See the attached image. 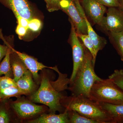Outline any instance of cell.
<instances>
[{
  "instance_id": "cell-27",
  "label": "cell",
  "mask_w": 123,
  "mask_h": 123,
  "mask_svg": "<svg viewBox=\"0 0 123 123\" xmlns=\"http://www.w3.org/2000/svg\"><path fill=\"white\" fill-rule=\"evenodd\" d=\"M9 121L8 115L6 111L4 109H0V123H8Z\"/></svg>"
},
{
  "instance_id": "cell-34",
  "label": "cell",
  "mask_w": 123,
  "mask_h": 123,
  "mask_svg": "<svg viewBox=\"0 0 123 123\" xmlns=\"http://www.w3.org/2000/svg\"></svg>"
},
{
  "instance_id": "cell-31",
  "label": "cell",
  "mask_w": 123,
  "mask_h": 123,
  "mask_svg": "<svg viewBox=\"0 0 123 123\" xmlns=\"http://www.w3.org/2000/svg\"><path fill=\"white\" fill-rule=\"evenodd\" d=\"M46 4V7L47 9H48L49 7H50V0H44Z\"/></svg>"
},
{
  "instance_id": "cell-24",
  "label": "cell",
  "mask_w": 123,
  "mask_h": 123,
  "mask_svg": "<svg viewBox=\"0 0 123 123\" xmlns=\"http://www.w3.org/2000/svg\"><path fill=\"white\" fill-rule=\"evenodd\" d=\"M42 23L39 19L33 18L29 21L28 29L34 32L39 31L42 29Z\"/></svg>"
},
{
  "instance_id": "cell-17",
  "label": "cell",
  "mask_w": 123,
  "mask_h": 123,
  "mask_svg": "<svg viewBox=\"0 0 123 123\" xmlns=\"http://www.w3.org/2000/svg\"><path fill=\"white\" fill-rule=\"evenodd\" d=\"M8 47L7 54L0 63V76L4 75L6 76L12 78L13 77V73L10 63V55L11 50L9 47Z\"/></svg>"
},
{
  "instance_id": "cell-9",
  "label": "cell",
  "mask_w": 123,
  "mask_h": 123,
  "mask_svg": "<svg viewBox=\"0 0 123 123\" xmlns=\"http://www.w3.org/2000/svg\"><path fill=\"white\" fill-rule=\"evenodd\" d=\"M8 47L11 48V50L16 53L18 56L25 64L28 70H30L32 74L33 77L35 80H38L39 77L38 75L39 71L45 68L52 69L56 71L57 70L56 68L48 67L45 66L42 63L38 61L34 57L27 55L25 53H21L16 50L13 48L8 42L6 43Z\"/></svg>"
},
{
  "instance_id": "cell-7",
  "label": "cell",
  "mask_w": 123,
  "mask_h": 123,
  "mask_svg": "<svg viewBox=\"0 0 123 123\" xmlns=\"http://www.w3.org/2000/svg\"><path fill=\"white\" fill-rule=\"evenodd\" d=\"M99 25L110 32H123V12L116 7H110Z\"/></svg>"
},
{
  "instance_id": "cell-21",
  "label": "cell",
  "mask_w": 123,
  "mask_h": 123,
  "mask_svg": "<svg viewBox=\"0 0 123 123\" xmlns=\"http://www.w3.org/2000/svg\"><path fill=\"white\" fill-rule=\"evenodd\" d=\"M110 34L114 46L123 61V32H110Z\"/></svg>"
},
{
  "instance_id": "cell-2",
  "label": "cell",
  "mask_w": 123,
  "mask_h": 123,
  "mask_svg": "<svg viewBox=\"0 0 123 123\" xmlns=\"http://www.w3.org/2000/svg\"><path fill=\"white\" fill-rule=\"evenodd\" d=\"M94 67L92 55L87 48H85L84 61L77 72L74 80L70 84L69 89L73 95H82L89 98L92 86L95 82L102 79L95 74Z\"/></svg>"
},
{
  "instance_id": "cell-20",
  "label": "cell",
  "mask_w": 123,
  "mask_h": 123,
  "mask_svg": "<svg viewBox=\"0 0 123 123\" xmlns=\"http://www.w3.org/2000/svg\"><path fill=\"white\" fill-rule=\"evenodd\" d=\"M77 35L78 37L80 38L82 40L84 46H85L86 48L88 49L92 55L93 57V63L94 66L97 53L95 51L94 45L92 40L88 35L77 33Z\"/></svg>"
},
{
  "instance_id": "cell-26",
  "label": "cell",
  "mask_w": 123,
  "mask_h": 123,
  "mask_svg": "<svg viewBox=\"0 0 123 123\" xmlns=\"http://www.w3.org/2000/svg\"><path fill=\"white\" fill-rule=\"evenodd\" d=\"M60 0H50V7L48 9L49 12L57 11L60 9Z\"/></svg>"
},
{
  "instance_id": "cell-8",
  "label": "cell",
  "mask_w": 123,
  "mask_h": 123,
  "mask_svg": "<svg viewBox=\"0 0 123 123\" xmlns=\"http://www.w3.org/2000/svg\"><path fill=\"white\" fill-rule=\"evenodd\" d=\"M0 2L18 14L30 21L34 18L33 6L28 0H0Z\"/></svg>"
},
{
  "instance_id": "cell-33",
  "label": "cell",
  "mask_w": 123,
  "mask_h": 123,
  "mask_svg": "<svg viewBox=\"0 0 123 123\" xmlns=\"http://www.w3.org/2000/svg\"><path fill=\"white\" fill-rule=\"evenodd\" d=\"M118 0V1L119 2V1L121 0Z\"/></svg>"
},
{
  "instance_id": "cell-12",
  "label": "cell",
  "mask_w": 123,
  "mask_h": 123,
  "mask_svg": "<svg viewBox=\"0 0 123 123\" xmlns=\"http://www.w3.org/2000/svg\"><path fill=\"white\" fill-rule=\"evenodd\" d=\"M78 10L81 16L84 18L86 24L87 29V34L92 40L96 52L98 53V51L102 50L106 43V42L103 38L98 35L94 30L89 22L87 18L84 9L82 7L80 3L76 5Z\"/></svg>"
},
{
  "instance_id": "cell-29",
  "label": "cell",
  "mask_w": 123,
  "mask_h": 123,
  "mask_svg": "<svg viewBox=\"0 0 123 123\" xmlns=\"http://www.w3.org/2000/svg\"><path fill=\"white\" fill-rule=\"evenodd\" d=\"M15 16L17 18L18 25L26 27L28 29V24H29V20L22 17L18 14L15 15Z\"/></svg>"
},
{
  "instance_id": "cell-15",
  "label": "cell",
  "mask_w": 123,
  "mask_h": 123,
  "mask_svg": "<svg viewBox=\"0 0 123 123\" xmlns=\"http://www.w3.org/2000/svg\"><path fill=\"white\" fill-rule=\"evenodd\" d=\"M17 57H14L11 51L10 55V63L13 73V79L16 82L28 70L24 63L17 55Z\"/></svg>"
},
{
  "instance_id": "cell-16",
  "label": "cell",
  "mask_w": 123,
  "mask_h": 123,
  "mask_svg": "<svg viewBox=\"0 0 123 123\" xmlns=\"http://www.w3.org/2000/svg\"><path fill=\"white\" fill-rule=\"evenodd\" d=\"M32 74L28 70L22 77L16 82L18 87L28 93H31L35 88V84L32 78Z\"/></svg>"
},
{
  "instance_id": "cell-18",
  "label": "cell",
  "mask_w": 123,
  "mask_h": 123,
  "mask_svg": "<svg viewBox=\"0 0 123 123\" xmlns=\"http://www.w3.org/2000/svg\"><path fill=\"white\" fill-rule=\"evenodd\" d=\"M29 94L28 93L21 89L18 86H13L3 89H0V99H5L22 95Z\"/></svg>"
},
{
  "instance_id": "cell-11",
  "label": "cell",
  "mask_w": 123,
  "mask_h": 123,
  "mask_svg": "<svg viewBox=\"0 0 123 123\" xmlns=\"http://www.w3.org/2000/svg\"><path fill=\"white\" fill-rule=\"evenodd\" d=\"M82 4L86 13L92 21L99 25L106 11L105 6L98 0H83Z\"/></svg>"
},
{
  "instance_id": "cell-30",
  "label": "cell",
  "mask_w": 123,
  "mask_h": 123,
  "mask_svg": "<svg viewBox=\"0 0 123 123\" xmlns=\"http://www.w3.org/2000/svg\"><path fill=\"white\" fill-rule=\"evenodd\" d=\"M8 48L6 45H2L0 44V63L1 60L7 54Z\"/></svg>"
},
{
  "instance_id": "cell-10",
  "label": "cell",
  "mask_w": 123,
  "mask_h": 123,
  "mask_svg": "<svg viewBox=\"0 0 123 123\" xmlns=\"http://www.w3.org/2000/svg\"><path fill=\"white\" fill-rule=\"evenodd\" d=\"M17 114L21 118H30L44 111L43 106L38 105L28 100L16 101L12 105Z\"/></svg>"
},
{
  "instance_id": "cell-22",
  "label": "cell",
  "mask_w": 123,
  "mask_h": 123,
  "mask_svg": "<svg viewBox=\"0 0 123 123\" xmlns=\"http://www.w3.org/2000/svg\"><path fill=\"white\" fill-rule=\"evenodd\" d=\"M123 90V69H116L108 77Z\"/></svg>"
},
{
  "instance_id": "cell-28",
  "label": "cell",
  "mask_w": 123,
  "mask_h": 123,
  "mask_svg": "<svg viewBox=\"0 0 123 123\" xmlns=\"http://www.w3.org/2000/svg\"><path fill=\"white\" fill-rule=\"evenodd\" d=\"M28 30L29 29L26 27L18 24L16 27L15 31L19 37H23L26 35Z\"/></svg>"
},
{
  "instance_id": "cell-6",
  "label": "cell",
  "mask_w": 123,
  "mask_h": 123,
  "mask_svg": "<svg viewBox=\"0 0 123 123\" xmlns=\"http://www.w3.org/2000/svg\"><path fill=\"white\" fill-rule=\"evenodd\" d=\"M60 6L69 17L75 26L78 34H87V26L85 20L81 16L73 0H60Z\"/></svg>"
},
{
  "instance_id": "cell-14",
  "label": "cell",
  "mask_w": 123,
  "mask_h": 123,
  "mask_svg": "<svg viewBox=\"0 0 123 123\" xmlns=\"http://www.w3.org/2000/svg\"><path fill=\"white\" fill-rule=\"evenodd\" d=\"M103 108L110 115L112 123H123V104L99 103Z\"/></svg>"
},
{
  "instance_id": "cell-32",
  "label": "cell",
  "mask_w": 123,
  "mask_h": 123,
  "mask_svg": "<svg viewBox=\"0 0 123 123\" xmlns=\"http://www.w3.org/2000/svg\"><path fill=\"white\" fill-rule=\"evenodd\" d=\"M120 10L121 11H122V12H123V2H122V4H120Z\"/></svg>"
},
{
  "instance_id": "cell-3",
  "label": "cell",
  "mask_w": 123,
  "mask_h": 123,
  "mask_svg": "<svg viewBox=\"0 0 123 123\" xmlns=\"http://www.w3.org/2000/svg\"><path fill=\"white\" fill-rule=\"evenodd\" d=\"M89 98L99 103L123 104V90L111 79H102L92 86Z\"/></svg>"
},
{
  "instance_id": "cell-23",
  "label": "cell",
  "mask_w": 123,
  "mask_h": 123,
  "mask_svg": "<svg viewBox=\"0 0 123 123\" xmlns=\"http://www.w3.org/2000/svg\"><path fill=\"white\" fill-rule=\"evenodd\" d=\"M17 86H18L17 83L13 79L6 76H0V89H3Z\"/></svg>"
},
{
  "instance_id": "cell-4",
  "label": "cell",
  "mask_w": 123,
  "mask_h": 123,
  "mask_svg": "<svg viewBox=\"0 0 123 123\" xmlns=\"http://www.w3.org/2000/svg\"><path fill=\"white\" fill-rule=\"evenodd\" d=\"M62 97L53 88L49 79L46 76L42 77L41 85L38 90L31 95V99L34 102L48 106L52 113L61 110V100Z\"/></svg>"
},
{
  "instance_id": "cell-13",
  "label": "cell",
  "mask_w": 123,
  "mask_h": 123,
  "mask_svg": "<svg viewBox=\"0 0 123 123\" xmlns=\"http://www.w3.org/2000/svg\"><path fill=\"white\" fill-rule=\"evenodd\" d=\"M32 123H69L68 110L66 109L64 112L59 115L53 113L43 114L37 118L31 120Z\"/></svg>"
},
{
  "instance_id": "cell-1",
  "label": "cell",
  "mask_w": 123,
  "mask_h": 123,
  "mask_svg": "<svg viewBox=\"0 0 123 123\" xmlns=\"http://www.w3.org/2000/svg\"><path fill=\"white\" fill-rule=\"evenodd\" d=\"M62 106L68 110H73L80 114L99 123H112L110 115L105 111L99 103L82 95L62 97Z\"/></svg>"
},
{
  "instance_id": "cell-25",
  "label": "cell",
  "mask_w": 123,
  "mask_h": 123,
  "mask_svg": "<svg viewBox=\"0 0 123 123\" xmlns=\"http://www.w3.org/2000/svg\"><path fill=\"white\" fill-rule=\"evenodd\" d=\"M98 0L103 5L110 7H119L121 5L118 0Z\"/></svg>"
},
{
  "instance_id": "cell-19",
  "label": "cell",
  "mask_w": 123,
  "mask_h": 123,
  "mask_svg": "<svg viewBox=\"0 0 123 123\" xmlns=\"http://www.w3.org/2000/svg\"><path fill=\"white\" fill-rule=\"evenodd\" d=\"M68 118L69 123H99L96 120H93L83 116L75 111L68 110Z\"/></svg>"
},
{
  "instance_id": "cell-5",
  "label": "cell",
  "mask_w": 123,
  "mask_h": 123,
  "mask_svg": "<svg viewBox=\"0 0 123 123\" xmlns=\"http://www.w3.org/2000/svg\"><path fill=\"white\" fill-rule=\"evenodd\" d=\"M69 20L71 24L70 41L73 62L72 73L69 80L70 84H71L74 80L77 72L84 61L85 48L79 41L74 24L70 19H69Z\"/></svg>"
}]
</instances>
